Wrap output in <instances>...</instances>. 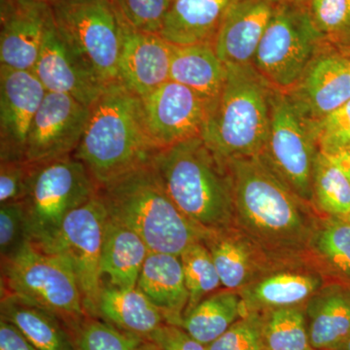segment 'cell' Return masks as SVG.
Segmentation results:
<instances>
[{
	"label": "cell",
	"mask_w": 350,
	"mask_h": 350,
	"mask_svg": "<svg viewBox=\"0 0 350 350\" xmlns=\"http://www.w3.org/2000/svg\"><path fill=\"white\" fill-rule=\"evenodd\" d=\"M142 101L147 130L161 150L202 135L207 108L200 96L184 85L169 80Z\"/></svg>",
	"instance_id": "obj_13"
},
{
	"label": "cell",
	"mask_w": 350,
	"mask_h": 350,
	"mask_svg": "<svg viewBox=\"0 0 350 350\" xmlns=\"http://www.w3.org/2000/svg\"><path fill=\"white\" fill-rule=\"evenodd\" d=\"M73 338L75 350H133L144 340L90 317L73 331Z\"/></svg>",
	"instance_id": "obj_34"
},
{
	"label": "cell",
	"mask_w": 350,
	"mask_h": 350,
	"mask_svg": "<svg viewBox=\"0 0 350 350\" xmlns=\"http://www.w3.org/2000/svg\"><path fill=\"white\" fill-rule=\"evenodd\" d=\"M313 202L332 217L350 213V182L340 170L317 152L312 172Z\"/></svg>",
	"instance_id": "obj_31"
},
{
	"label": "cell",
	"mask_w": 350,
	"mask_h": 350,
	"mask_svg": "<svg viewBox=\"0 0 350 350\" xmlns=\"http://www.w3.org/2000/svg\"><path fill=\"white\" fill-rule=\"evenodd\" d=\"M312 125L319 150L350 147V100Z\"/></svg>",
	"instance_id": "obj_37"
},
{
	"label": "cell",
	"mask_w": 350,
	"mask_h": 350,
	"mask_svg": "<svg viewBox=\"0 0 350 350\" xmlns=\"http://www.w3.org/2000/svg\"><path fill=\"white\" fill-rule=\"evenodd\" d=\"M107 213L100 195L64 219L57 236L41 250L63 260L75 275L90 317H98L103 282L100 257ZM39 248V247H38Z\"/></svg>",
	"instance_id": "obj_11"
},
{
	"label": "cell",
	"mask_w": 350,
	"mask_h": 350,
	"mask_svg": "<svg viewBox=\"0 0 350 350\" xmlns=\"http://www.w3.org/2000/svg\"><path fill=\"white\" fill-rule=\"evenodd\" d=\"M289 94L304 114L317 121L350 100V57L340 54L312 59Z\"/></svg>",
	"instance_id": "obj_19"
},
{
	"label": "cell",
	"mask_w": 350,
	"mask_h": 350,
	"mask_svg": "<svg viewBox=\"0 0 350 350\" xmlns=\"http://www.w3.org/2000/svg\"><path fill=\"white\" fill-rule=\"evenodd\" d=\"M226 66L225 86L200 137L224 162L260 156L268 142L273 88L253 64Z\"/></svg>",
	"instance_id": "obj_5"
},
{
	"label": "cell",
	"mask_w": 350,
	"mask_h": 350,
	"mask_svg": "<svg viewBox=\"0 0 350 350\" xmlns=\"http://www.w3.org/2000/svg\"><path fill=\"white\" fill-rule=\"evenodd\" d=\"M319 150L312 120L289 94L273 89L268 142L260 157L308 204L313 202V163Z\"/></svg>",
	"instance_id": "obj_10"
},
{
	"label": "cell",
	"mask_w": 350,
	"mask_h": 350,
	"mask_svg": "<svg viewBox=\"0 0 350 350\" xmlns=\"http://www.w3.org/2000/svg\"><path fill=\"white\" fill-rule=\"evenodd\" d=\"M202 243L226 289L239 291L256 280L262 252L236 226L209 231Z\"/></svg>",
	"instance_id": "obj_22"
},
{
	"label": "cell",
	"mask_w": 350,
	"mask_h": 350,
	"mask_svg": "<svg viewBox=\"0 0 350 350\" xmlns=\"http://www.w3.org/2000/svg\"><path fill=\"white\" fill-rule=\"evenodd\" d=\"M32 72L47 92L68 94L87 107L96 103L107 87L64 40L53 14Z\"/></svg>",
	"instance_id": "obj_15"
},
{
	"label": "cell",
	"mask_w": 350,
	"mask_h": 350,
	"mask_svg": "<svg viewBox=\"0 0 350 350\" xmlns=\"http://www.w3.org/2000/svg\"><path fill=\"white\" fill-rule=\"evenodd\" d=\"M1 293L15 295L49 310L72 333L89 317L70 269L29 241L12 256L1 260Z\"/></svg>",
	"instance_id": "obj_6"
},
{
	"label": "cell",
	"mask_w": 350,
	"mask_h": 350,
	"mask_svg": "<svg viewBox=\"0 0 350 350\" xmlns=\"http://www.w3.org/2000/svg\"><path fill=\"white\" fill-rule=\"evenodd\" d=\"M306 2H278L255 55L253 66L278 91L296 86L323 38Z\"/></svg>",
	"instance_id": "obj_8"
},
{
	"label": "cell",
	"mask_w": 350,
	"mask_h": 350,
	"mask_svg": "<svg viewBox=\"0 0 350 350\" xmlns=\"http://www.w3.org/2000/svg\"><path fill=\"white\" fill-rule=\"evenodd\" d=\"M337 350H350V336L340 345Z\"/></svg>",
	"instance_id": "obj_45"
},
{
	"label": "cell",
	"mask_w": 350,
	"mask_h": 350,
	"mask_svg": "<svg viewBox=\"0 0 350 350\" xmlns=\"http://www.w3.org/2000/svg\"><path fill=\"white\" fill-rule=\"evenodd\" d=\"M34 169L25 160L0 161V204L24 200Z\"/></svg>",
	"instance_id": "obj_40"
},
{
	"label": "cell",
	"mask_w": 350,
	"mask_h": 350,
	"mask_svg": "<svg viewBox=\"0 0 350 350\" xmlns=\"http://www.w3.org/2000/svg\"><path fill=\"white\" fill-rule=\"evenodd\" d=\"M0 350H38L21 333L17 327L5 319L0 320Z\"/></svg>",
	"instance_id": "obj_42"
},
{
	"label": "cell",
	"mask_w": 350,
	"mask_h": 350,
	"mask_svg": "<svg viewBox=\"0 0 350 350\" xmlns=\"http://www.w3.org/2000/svg\"><path fill=\"white\" fill-rule=\"evenodd\" d=\"M276 2H290V3H301V2H306L308 0H275Z\"/></svg>",
	"instance_id": "obj_46"
},
{
	"label": "cell",
	"mask_w": 350,
	"mask_h": 350,
	"mask_svg": "<svg viewBox=\"0 0 350 350\" xmlns=\"http://www.w3.org/2000/svg\"><path fill=\"white\" fill-rule=\"evenodd\" d=\"M342 219H345V221H347V222L350 223V213L347 216V217Z\"/></svg>",
	"instance_id": "obj_49"
},
{
	"label": "cell",
	"mask_w": 350,
	"mask_h": 350,
	"mask_svg": "<svg viewBox=\"0 0 350 350\" xmlns=\"http://www.w3.org/2000/svg\"><path fill=\"white\" fill-rule=\"evenodd\" d=\"M0 206V253L3 260L15 254L29 239L24 202H8Z\"/></svg>",
	"instance_id": "obj_38"
},
{
	"label": "cell",
	"mask_w": 350,
	"mask_h": 350,
	"mask_svg": "<svg viewBox=\"0 0 350 350\" xmlns=\"http://www.w3.org/2000/svg\"><path fill=\"white\" fill-rule=\"evenodd\" d=\"M42 1L47 2V3L52 4L54 2L59 1V0H42Z\"/></svg>",
	"instance_id": "obj_47"
},
{
	"label": "cell",
	"mask_w": 350,
	"mask_h": 350,
	"mask_svg": "<svg viewBox=\"0 0 350 350\" xmlns=\"http://www.w3.org/2000/svg\"><path fill=\"white\" fill-rule=\"evenodd\" d=\"M167 194L181 213L206 231L234 226V195L229 169L202 137L158 152L153 159Z\"/></svg>",
	"instance_id": "obj_4"
},
{
	"label": "cell",
	"mask_w": 350,
	"mask_h": 350,
	"mask_svg": "<svg viewBox=\"0 0 350 350\" xmlns=\"http://www.w3.org/2000/svg\"><path fill=\"white\" fill-rule=\"evenodd\" d=\"M310 15L323 36H350V19L347 0H310Z\"/></svg>",
	"instance_id": "obj_39"
},
{
	"label": "cell",
	"mask_w": 350,
	"mask_h": 350,
	"mask_svg": "<svg viewBox=\"0 0 350 350\" xmlns=\"http://www.w3.org/2000/svg\"><path fill=\"white\" fill-rule=\"evenodd\" d=\"M308 338L313 350H337L350 336V287H321L306 303Z\"/></svg>",
	"instance_id": "obj_23"
},
{
	"label": "cell",
	"mask_w": 350,
	"mask_h": 350,
	"mask_svg": "<svg viewBox=\"0 0 350 350\" xmlns=\"http://www.w3.org/2000/svg\"><path fill=\"white\" fill-rule=\"evenodd\" d=\"M64 40L94 75L109 84L119 80L122 25L110 0H59L50 4Z\"/></svg>",
	"instance_id": "obj_9"
},
{
	"label": "cell",
	"mask_w": 350,
	"mask_h": 350,
	"mask_svg": "<svg viewBox=\"0 0 350 350\" xmlns=\"http://www.w3.org/2000/svg\"><path fill=\"white\" fill-rule=\"evenodd\" d=\"M234 195V226L266 257H286L310 245L319 225L298 196L260 156L226 161Z\"/></svg>",
	"instance_id": "obj_1"
},
{
	"label": "cell",
	"mask_w": 350,
	"mask_h": 350,
	"mask_svg": "<svg viewBox=\"0 0 350 350\" xmlns=\"http://www.w3.org/2000/svg\"><path fill=\"white\" fill-rule=\"evenodd\" d=\"M98 195L108 217L137 232L152 252L180 256L209 232L181 213L167 194L153 161L103 186Z\"/></svg>",
	"instance_id": "obj_3"
},
{
	"label": "cell",
	"mask_w": 350,
	"mask_h": 350,
	"mask_svg": "<svg viewBox=\"0 0 350 350\" xmlns=\"http://www.w3.org/2000/svg\"><path fill=\"white\" fill-rule=\"evenodd\" d=\"M46 94L32 71L0 66V161L25 160L29 129Z\"/></svg>",
	"instance_id": "obj_14"
},
{
	"label": "cell",
	"mask_w": 350,
	"mask_h": 350,
	"mask_svg": "<svg viewBox=\"0 0 350 350\" xmlns=\"http://www.w3.org/2000/svg\"><path fill=\"white\" fill-rule=\"evenodd\" d=\"M265 350H313L308 338L305 306L262 312Z\"/></svg>",
	"instance_id": "obj_30"
},
{
	"label": "cell",
	"mask_w": 350,
	"mask_h": 350,
	"mask_svg": "<svg viewBox=\"0 0 350 350\" xmlns=\"http://www.w3.org/2000/svg\"><path fill=\"white\" fill-rule=\"evenodd\" d=\"M160 150L147 130L142 98L118 80L107 84L90 107L73 157L84 163L100 189L151 163Z\"/></svg>",
	"instance_id": "obj_2"
},
{
	"label": "cell",
	"mask_w": 350,
	"mask_h": 350,
	"mask_svg": "<svg viewBox=\"0 0 350 350\" xmlns=\"http://www.w3.org/2000/svg\"><path fill=\"white\" fill-rule=\"evenodd\" d=\"M310 247L334 273L350 282V223L334 217L319 226Z\"/></svg>",
	"instance_id": "obj_33"
},
{
	"label": "cell",
	"mask_w": 350,
	"mask_h": 350,
	"mask_svg": "<svg viewBox=\"0 0 350 350\" xmlns=\"http://www.w3.org/2000/svg\"><path fill=\"white\" fill-rule=\"evenodd\" d=\"M227 79V66L219 59L213 43L174 46L170 80L192 90L213 111Z\"/></svg>",
	"instance_id": "obj_21"
},
{
	"label": "cell",
	"mask_w": 350,
	"mask_h": 350,
	"mask_svg": "<svg viewBox=\"0 0 350 350\" xmlns=\"http://www.w3.org/2000/svg\"><path fill=\"white\" fill-rule=\"evenodd\" d=\"M180 259L189 293L184 317L204 299L215 293L222 283L211 252L202 241L188 246L181 253Z\"/></svg>",
	"instance_id": "obj_32"
},
{
	"label": "cell",
	"mask_w": 350,
	"mask_h": 350,
	"mask_svg": "<svg viewBox=\"0 0 350 350\" xmlns=\"http://www.w3.org/2000/svg\"><path fill=\"white\" fill-rule=\"evenodd\" d=\"M147 340L155 342L162 350H207L181 326L165 323L150 334Z\"/></svg>",
	"instance_id": "obj_41"
},
{
	"label": "cell",
	"mask_w": 350,
	"mask_h": 350,
	"mask_svg": "<svg viewBox=\"0 0 350 350\" xmlns=\"http://www.w3.org/2000/svg\"><path fill=\"white\" fill-rule=\"evenodd\" d=\"M347 7H349V19H350V0H347Z\"/></svg>",
	"instance_id": "obj_48"
},
{
	"label": "cell",
	"mask_w": 350,
	"mask_h": 350,
	"mask_svg": "<svg viewBox=\"0 0 350 350\" xmlns=\"http://www.w3.org/2000/svg\"><path fill=\"white\" fill-rule=\"evenodd\" d=\"M323 285L317 273L284 271L265 276L239 290L248 312H267L275 308L301 306Z\"/></svg>",
	"instance_id": "obj_25"
},
{
	"label": "cell",
	"mask_w": 350,
	"mask_h": 350,
	"mask_svg": "<svg viewBox=\"0 0 350 350\" xmlns=\"http://www.w3.org/2000/svg\"><path fill=\"white\" fill-rule=\"evenodd\" d=\"M333 165H335L350 182V147L321 151Z\"/></svg>",
	"instance_id": "obj_43"
},
{
	"label": "cell",
	"mask_w": 350,
	"mask_h": 350,
	"mask_svg": "<svg viewBox=\"0 0 350 350\" xmlns=\"http://www.w3.org/2000/svg\"><path fill=\"white\" fill-rule=\"evenodd\" d=\"M1 319L10 322L38 350H75V338L64 320L31 301L1 293Z\"/></svg>",
	"instance_id": "obj_26"
},
{
	"label": "cell",
	"mask_w": 350,
	"mask_h": 350,
	"mask_svg": "<svg viewBox=\"0 0 350 350\" xmlns=\"http://www.w3.org/2000/svg\"><path fill=\"white\" fill-rule=\"evenodd\" d=\"M117 15L135 31L160 34L174 0H110Z\"/></svg>",
	"instance_id": "obj_35"
},
{
	"label": "cell",
	"mask_w": 350,
	"mask_h": 350,
	"mask_svg": "<svg viewBox=\"0 0 350 350\" xmlns=\"http://www.w3.org/2000/svg\"><path fill=\"white\" fill-rule=\"evenodd\" d=\"M232 0H174L159 36L174 46L214 43Z\"/></svg>",
	"instance_id": "obj_24"
},
{
	"label": "cell",
	"mask_w": 350,
	"mask_h": 350,
	"mask_svg": "<svg viewBox=\"0 0 350 350\" xmlns=\"http://www.w3.org/2000/svg\"><path fill=\"white\" fill-rule=\"evenodd\" d=\"M0 64L33 71L52 18L42 0H1Z\"/></svg>",
	"instance_id": "obj_16"
},
{
	"label": "cell",
	"mask_w": 350,
	"mask_h": 350,
	"mask_svg": "<svg viewBox=\"0 0 350 350\" xmlns=\"http://www.w3.org/2000/svg\"><path fill=\"white\" fill-rule=\"evenodd\" d=\"M150 252L144 239L121 223L107 217L101 248L100 269L113 286L137 287L138 278Z\"/></svg>",
	"instance_id": "obj_28"
},
{
	"label": "cell",
	"mask_w": 350,
	"mask_h": 350,
	"mask_svg": "<svg viewBox=\"0 0 350 350\" xmlns=\"http://www.w3.org/2000/svg\"><path fill=\"white\" fill-rule=\"evenodd\" d=\"M98 194L93 177L73 156L36 165L23 200L29 241L45 247L57 236L66 216Z\"/></svg>",
	"instance_id": "obj_7"
},
{
	"label": "cell",
	"mask_w": 350,
	"mask_h": 350,
	"mask_svg": "<svg viewBox=\"0 0 350 350\" xmlns=\"http://www.w3.org/2000/svg\"><path fill=\"white\" fill-rule=\"evenodd\" d=\"M133 350H162L160 347H158L155 344V342H152L150 340H147V338H144L139 345H137Z\"/></svg>",
	"instance_id": "obj_44"
},
{
	"label": "cell",
	"mask_w": 350,
	"mask_h": 350,
	"mask_svg": "<svg viewBox=\"0 0 350 350\" xmlns=\"http://www.w3.org/2000/svg\"><path fill=\"white\" fill-rule=\"evenodd\" d=\"M207 350H265L262 313L248 312L239 319Z\"/></svg>",
	"instance_id": "obj_36"
},
{
	"label": "cell",
	"mask_w": 350,
	"mask_h": 350,
	"mask_svg": "<svg viewBox=\"0 0 350 350\" xmlns=\"http://www.w3.org/2000/svg\"><path fill=\"white\" fill-rule=\"evenodd\" d=\"M89 116L90 107L75 98L47 92L29 129L25 160L43 165L75 155Z\"/></svg>",
	"instance_id": "obj_12"
},
{
	"label": "cell",
	"mask_w": 350,
	"mask_h": 350,
	"mask_svg": "<svg viewBox=\"0 0 350 350\" xmlns=\"http://www.w3.org/2000/svg\"><path fill=\"white\" fill-rule=\"evenodd\" d=\"M278 3L275 0H232L213 43L223 63L253 64Z\"/></svg>",
	"instance_id": "obj_18"
},
{
	"label": "cell",
	"mask_w": 350,
	"mask_h": 350,
	"mask_svg": "<svg viewBox=\"0 0 350 350\" xmlns=\"http://www.w3.org/2000/svg\"><path fill=\"white\" fill-rule=\"evenodd\" d=\"M96 319L142 338L167 323L160 310L137 287L122 289L111 284H103Z\"/></svg>",
	"instance_id": "obj_27"
},
{
	"label": "cell",
	"mask_w": 350,
	"mask_h": 350,
	"mask_svg": "<svg viewBox=\"0 0 350 350\" xmlns=\"http://www.w3.org/2000/svg\"><path fill=\"white\" fill-rule=\"evenodd\" d=\"M245 314L239 291L220 290L206 297L185 315L181 327L207 347Z\"/></svg>",
	"instance_id": "obj_29"
},
{
	"label": "cell",
	"mask_w": 350,
	"mask_h": 350,
	"mask_svg": "<svg viewBox=\"0 0 350 350\" xmlns=\"http://www.w3.org/2000/svg\"><path fill=\"white\" fill-rule=\"evenodd\" d=\"M137 288L160 310L167 323L181 326L189 293L180 256L150 251Z\"/></svg>",
	"instance_id": "obj_20"
},
{
	"label": "cell",
	"mask_w": 350,
	"mask_h": 350,
	"mask_svg": "<svg viewBox=\"0 0 350 350\" xmlns=\"http://www.w3.org/2000/svg\"><path fill=\"white\" fill-rule=\"evenodd\" d=\"M120 22L123 39L119 80L131 92L144 98L169 81L174 45L159 34L135 31L121 19Z\"/></svg>",
	"instance_id": "obj_17"
}]
</instances>
